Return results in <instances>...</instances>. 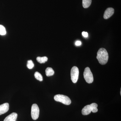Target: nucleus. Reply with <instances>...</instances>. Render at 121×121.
Wrapping results in <instances>:
<instances>
[{
	"label": "nucleus",
	"mask_w": 121,
	"mask_h": 121,
	"mask_svg": "<svg viewBox=\"0 0 121 121\" xmlns=\"http://www.w3.org/2000/svg\"><path fill=\"white\" fill-rule=\"evenodd\" d=\"M97 59L101 65H105L108 61V54L107 51L105 48H102L98 51L97 53Z\"/></svg>",
	"instance_id": "nucleus-1"
},
{
	"label": "nucleus",
	"mask_w": 121,
	"mask_h": 121,
	"mask_svg": "<svg viewBox=\"0 0 121 121\" xmlns=\"http://www.w3.org/2000/svg\"><path fill=\"white\" fill-rule=\"evenodd\" d=\"M54 99L57 102H60L66 105H69L71 103V100L69 97L63 95L58 94L55 95Z\"/></svg>",
	"instance_id": "nucleus-2"
},
{
	"label": "nucleus",
	"mask_w": 121,
	"mask_h": 121,
	"mask_svg": "<svg viewBox=\"0 0 121 121\" xmlns=\"http://www.w3.org/2000/svg\"><path fill=\"white\" fill-rule=\"evenodd\" d=\"M83 76L84 79L87 83H91L94 81L93 74L89 67L86 68L84 70Z\"/></svg>",
	"instance_id": "nucleus-3"
},
{
	"label": "nucleus",
	"mask_w": 121,
	"mask_h": 121,
	"mask_svg": "<svg viewBox=\"0 0 121 121\" xmlns=\"http://www.w3.org/2000/svg\"><path fill=\"white\" fill-rule=\"evenodd\" d=\"M79 74V71L78 68L76 66L73 67L71 71V76L72 81L74 83H76L78 82Z\"/></svg>",
	"instance_id": "nucleus-4"
},
{
	"label": "nucleus",
	"mask_w": 121,
	"mask_h": 121,
	"mask_svg": "<svg viewBox=\"0 0 121 121\" xmlns=\"http://www.w3.org/2000/svg\"><path fill=\"white\" fill-rule=\"evenodd\" d=\"M39 114V109L37 104H33L31 110V115L33 120H36L38 119Z\"/></svg>",
	"instance_id": "nucleus-5"
},
{
	"label": "nucleus",
	"mask_w": 121,
	"mask_h": 121,
	"mask_svg": "<svg viewBox=\"0 0 121 121\" xmlns=\"http://www.w3.org/2000/svg\"><path fill=\"white\" fill-rule=\"evenodd\" d=\"M114 9L112 8H108L106 9L104 13V19H107L112 16L114 13Z\"/></svg>",
	"instance_id": "nucleus-6"
},
{
	"label": "nucleus",
	"mask_w": 121,
	"mask_h": 121,
	"mask_svg": "<svg viewBox=\"0 0 121 121\" xmlns=\"http://www.w3.org/2000/svg\"><path fill=\"white\" fill-rule=\"evenodd\" d=\"M9 109L8 103H5L0 105V115L8 112Z\"/></svg>",
	"instance_id": "nucleus-7"
},
{
	"label": "nucleus",
	"mask_w": 121,
	"mask_h": 121,
	"mask_svg": "<svg viewBox=\"0 0 121 121\" xmlns=\"http://www.w3.org/2000/svg\"><path fill=\"white\" fill-rule=\"evenodd\" d=\"M17 114V113L13 112L7 116L4 121H16Z\"/></svg>",
	"instance_id": "nucleus-8"
},
{
	"label": "nucleus",
	"mask_w": 121,
	"mask_h": 121,
	"mask_svg": "<svg viewBox=\"0 0 121 121\" xmlns=\"http://www.w3.org/2000/svg\"><path fill=\"white\" fill-rule=\"evenodd\" d=\"M91 112V108L90 105H87L83 108L82 113L84 115H87L90 114Z\"/></svg>",
	"instance_id": "nucleus-9"
},
{
	"label": "nucleus",
	"mask_w": 121,
	"mask_h": 121,
	"mask_svg": "<svg viewBox=\"0 0 121 121\" xmlns=\"http://www.w3.org/2000/svg\"><path fill=\"white\" fill-rule=\"evenodd\" d=\"M55 72L52 68L48 67L45 70V73L47 76H51L54 74Z\"/></svg>",
	"instance_id": "nucleus-10"
},
{
	"label": "nucleus",
	"mask_w": 121,
	"mask_h": 121,
	"mask_svg": "<svg viewBox=\"0 0 121 121\" xmlns=\"http://www.w3.org/2000/svg\"><path fill=\"white\" fill-rule=\"evenodd\" d=\"M91 0H82L83 7L84 8H89L91 5Z\"/></svg>",
	"instance_id": "nucleus-11"
},
{
	"label": "nucleus",
	"mask_w": 121,
	"mask_h": 121,
	"mask_svg": "<svg viewBox=\"0 0 121 121\" xmlns=\"http://www.w3.org/2000/svg\"><path fill=\"white\" fill-rule=\"evenodd\" d=\"M36 60L39 63H44L45 62L47 61L48 58L47 56H43V57H37Z\"/></svg>",
	"instance_id": "nucleus-12"
},
{
	"label": "nucleus",
	"mask_w": 121,
	"mask_h": 121,
	"mask_svg": "<svg viewBox=\"0 0 121 121\" xmlns=\"http://www.w3.org/2000/svg\"><path fill=\"white\" fill-rule=\"evenodd\" d=\"M35 78L39 81H42L43 80V77L41 74L40 73L38 72H35Z\"/></svg>",
	"instance_id": "nucleus-13"
},
{
	"label": "nucleus",
	"mask_w": 121,
	"mask_h": 121,
	"mask_svg": "<svg viewBox=\"0 0 121 121\" xmlns=\"http://www.w3.org/2000/svg\"><path fill=\"white\" fill-rule=\"evenodd\" d=\"M7 33L6 29L4 26L0 25V35H4Z\"/></svg>",
	"instance_id": "nucleus-14"
},
{
	"label": "nucleus",
	"mask_w": 121,
	"mask_h": 121,
	"mask_svg": "<svg viewBox=\"0 0 121 121\" xmlns=\"http://www.w3.org/2000/svg\"><path fill=\"white\" fill-rule=\"evenodd\" d=\"M34 64L33 62L31 60H28L27 64V67L29 69H32L34 67Z\"/></svg>",
	"instance_id": "nucleus-15"
},
{
	"label": "nucleus",
	"mask_w": 121,
	"mask_h": 121,
	"mask_svg": "<svg viewBox=\"0 0 121 121\" xmlns=\"http://www.w3.org/2000/svg\"><path fill=\"white\" fill-rule=\"evenodd\" d=\"M82 35L84 37H88V33L86 32L83 31L82 33Z\"/></svg>",
	"instance_id": "nucleus-16"
},
{
	"label": "nucleus",
	"mask_w": 121,
	"mask_h": 121,
	"mask_svg": "<svg viewBox=\"0 0 121 121\" xmlns=\"http://www.w3.org/2000/svg\"><path fill=\"white\" fill-rule=\"evenodd\" d=\"M91 107L92 108H97L98 105L97 104L95 103H93L91 104Z\"/></svg>",
	"instance_id": "nucleus-17"
},
{
	"label": "nucleus",
	"mask_w": 121,
	"mask_h": 121,
	"mask_svg": "<svg viewBox=\"0 0 121 121\" xmlns=\"http://www.w3.org/2000/svg\"><path fill=\"white\" fill-rule=\"evenodd\" d=\"M91 108V112L93 113L97 112L98 111V109L97 108Z\"/></svg>",
	"instance_id": "nucleus-18"
},
{
	"label": "nucleus",
	"mask_w": 121,
	"mask_h": 121,
	"mask_svg": "<svg viewBox=\"0 0 121 121\" xmlns=\"http://www.w3.org/2000/svg\"><path fill=\"white\" fill-rule=\"evenodd\" d=\"M75 44L76 46H80L82 44V43L80 41H77L75 42Z\"/></svg>",
	"instance_id": "nucleus-19"
}]
</instances>
